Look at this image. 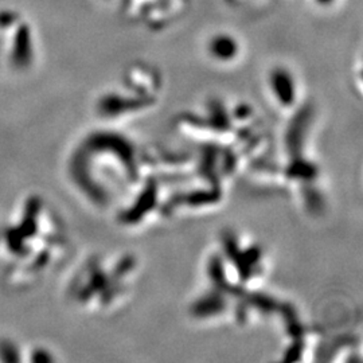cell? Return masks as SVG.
Returning <instances> with one entry per match:
<instances>
[{"mask_svg": "<svg viewBox=\"0 0 363 363\" xmlns=\"http://www.w3.org/2000/svg\"><path fill=\"white\" fill-rule=\"evenodd\" d=\"M208 50L215 60H230L237 57L240 45L236 36L228 32H219L210 38Z\"/></svg>", "mask_w": 363, "mask_h": 363, "instance_id": "cell-1", "label": "cell"}, {"mask_svg": "<svg viewBox=\"0 0 363 363\" xmlns=\"http://www.w3.org/2000/svg\"><path fill=\"white\" fill-rule=\"evenodd\" d=\"M319 4H329V3H331L333 0H316Z\"/></svg>", "mask_w": 363, "mask_h": 363, "instance_id": "cell-2", "label": "cell"}]
</instances>
